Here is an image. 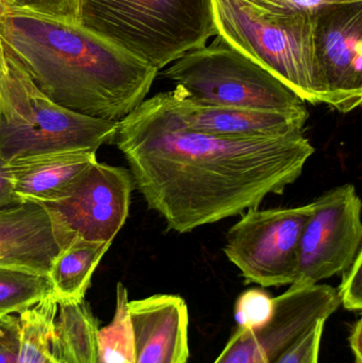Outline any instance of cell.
Wrapping results in <instances>:
<instances>
[{
  "label": "cell",
  "instance_id": "obj_1",
  "mask_svg": "<svg viewBox=\"0 0 362 363\" xmlns=\"http://www.w3.org/2000/svg\"><path fill=\"white\" fill-rule=\"evenodd\" d=\"M114 143L149 208L179 234L284 194L315 153L304 134L237 140L189 129L171 91L144 100L120 119Z\"/></svg>",
  "mask_w": 362,
  "mask_h": 363
},
{
  "label": "cell",
  "instance_id": "obj_2",
  "mask_svg": "<svg viewBox=\"0 0 362 363\" xmlns=\"http://www.w3.org/2000/svg\"><path fill=\"white\" fill-rule=\"evenodd\" d=\"M0 38L47 97L102 121H119L137 108L159 74L77 23L27 11L0 15Z\"/></svg>",
  "mask_w": 362,
  "mask_h": 363
},
{
  "label": "cell",
  "instance_id": "obj_3",
  "mask_svg": "<svg viewBox=\"0 0 362 363\" xmlns=\"http://www.w3.org/2000/svg\"><path fill=\"white\" fill-rule=\"evenodd\" d=\"M77 23L157 72L218 34L213 0H78Z\"/></svg>",
  "mask_w": 362,
  "mask_h": 363
},
{
  "label": "cell",
  "instance_id": "obj_4",
  "mask_svg": "<svg viewBox=\"0 0 362 363\" xmlns=\"http://www.w3.org/2000/svg\"><path fill=\"white\" fill-rule=\"evenodd\" d=\"M117 123L55 104L4 48L0 59V159L10 162L60 151L98 150L114 143Z\"/></svg>",
  "mask_w": 362,
  "mask_h": 363
},
{
  "label": "cell",
  "instance_id": "obj_5",
  "mask_svg": "<svg viewBox=\"0 0 362 363\" xmlns=\"http://www.w3.org/2000/svg\"><path fill=\"white\" fill-rule=\"evenodd\" d=\"M217 35L304 102L324 104L317 78L314 13L272 14L249 0H213Z\"/></svg>",
  "mask_w": 362,
  "mask_h": 363
},
{
  "label": "cell",
  "instance_id": "obj_6",
  "mask_svg": "<svg viewBox=\"0 0 362 363\" xmlns=\"http://www.w3.org/2000/svg\"><path fill=\"white\" fill-rule=\"evenodd\" d=\"M163 76L197 104L284 113L307 110L297 94L218 35L212 44L176 60Z\"/></svg>",
  "mask_w": 362,
  "mask_h": 363
},
{
  "label": "cell",
  "instance_id": "obj_7",
  "mask_svg": "<svg viewBox=\"0 0 362 363\" xmlns=\"http://www.w3.org/2000/svg\"><path fill=\"white\" fill-rule=\"evenodd\" d=\"M314 203L297 207L249 209L227 232L223 247L247 284L261 287L293 285L302 233Z\"/></svg>",
  "mask_w": 362,
  "mask_h": 363
},
{
  "label": "cell",
  "instance_id": "obj_8",
  "mask_svg": "<svg viewBox=\"0 0 362 363\" xmlns=\"http://www.w3.org/2000/svg\"><path fill=\"white\" fill-rule=\"evenodd\" d=\"M133 184L125 168L97 162L65 194L38 203L60 250L76 236L113 242L129 216Z\"/></svg>",
  "mask_w": 362,
  "mask_h": 363
},
{
  "label": "cell",
  "instance_id": "obj_9",
  "mask_svg": "<svg viewBox=\"0 0 362 363\" xmlns=\"http://www.w3.org/2000/svg\"><path fill=\"white\" fill-rule=\"evenodd\" d=\"M314 211L300 241L293 285L312 286L344 273L361 251V201L353 184L329 190L312 201Z\"/></svg>",
  "mask_w": 362,
  "mask_h": 363
},
{
  "label": "cell",
  "instance_id": "obj_10",
  "mask_svg": "<svg viewBox=\"0 0 362 363\" xmlns=\"http://www.w3.org/2000/svg\"><path fill=\"white\" fill-rule=\"evenodd\" d=\"M271 319L255 328H236L213 363H276L315 324L339 308L337 289L329 285L290 286L274 298Z\"/></svg>",
  "mask_w": 362,
  "mask_h": 363
},
{
  "label": "cell",
  "instance_id": "obj_11",
  "mask_svg": "<svg viewBox=\"0 0 362 363\" xmlns=\"http://www.w3.org/2000/svg\"><path fill=\"white\" fill-rule=\"evenodd\" d=\"M317 78L324 104L348 114L362 102V0L314 13Z\"/></svg>",
  "mask_w": 362,
  "mask_h": 363
},
{
  "label": "cell",
  "instance_id": "obj_12",
  "mask_svg": "<svg viewBox=\"0 0 362 363\" xmlns=\"http://www.w3.org/2000/svg\"><path fill=\"white\" fill-rule=\"evenodd\" d=\"M134 363H186L188 308L181 296L154 294L128 303Z\"/></svg>",
  "mask_w": 362,
  "mask_h": 363
},
{
  "label": "cell",
  "instance_id": "obj_13",
  "mask_svg": "<svg viewBox=\"0 0 362 363\" xmlns=\"http://www.w3.org/2000/svg\"><path fill=\"white\" fill-rule=\"evenodd\" d=\"M183 123L189 129L219 138L254 140L304 134L308 110L297 113L227 108L197 104L171 91Z\"/></svg>",
  "mask_w": 362,
  "mask_h": 363
},
{
  "label": "cell",
  "instance_id": "obj_14",
  "mask_svg": "<svg viewBox=\"0 0 362 363\" xmlns=\"http://www.w3.org/2000/svg\"><path fill=\"white\" fill-rule=\"evenodd\" d=\"M59 251L42 205L21 202L0 209V267L47 275Z\"/></svg>",
  "mask_w": 362,
  "mask_h": 363
},
{
  "label": "cell",
  "instance_id": "obj_15",
  "mask_svg": "<svg viewBox=\"0 0 362 363\" xmlns=\"http://www.w3.org/2000/svg\"><path fill=\"white\" fill-rule=\"evenodd\" d=\"M97 150L77 149L6 162L19 202H45L65 194L94 164Z\"/></svg>",
  "mask_w": 362,
  "mask_h": 363
},
{
  "label": "cell",
  "instance_id": "obj_16",
  "mask_svg": "<svg viewBox=\"0 0 362 363\" xmlns=\"http://www.w3.org/2000/svg\"><path fill=\"white\" fill-rule=\"evenodd\" d=\"M99 323L86 301L59 300L51 350L61 363H97Z\"/></svg>",
  "mask_w": 362,
  "mask_h": 363
},
{
  "label": "cell",
  "instance_id": "obj_17",
  "mask_svg": "<svg viewBox=\"0 0 362 363\" xmlns=\"http://www.w3.org/2000/svg\"><path fill=\"white\" fill-rule=\"evenodd\" d=\"M112 242L74 237L51 262L48 277L57 300H84L91 277Z\"/></svg>",
  "mask_w": 362,
  "mask_h": 363
},
{
  "label": "cell",
  "instance_id": "obj_18",
  "mask_svg": "<svg viewBox=\"0 0 362 363\" xmlns=\"http://www.w3.org/2000/svg\"><path fill=\"white\" fill-rule=\"evenodd\" d=\"M57 300L51 294L32 308L18 315L19 352L17 363H61L51 350L53 320Z\"/></svg>",
  "mask_w": 362,
  "mask_h": 363
},
{
  "label": "cell",
  "instance_id": "obj_19",
  "mask_svg": "<svg viewBox=\"0 0 362 363\" xmlns=\"http://www.w3.org/2000/svg\"><path fill=\"white\" fill-rule=\"evenodd\" d=\"M51 294L47 275L0 267V318L21 315Z\"/></svg>",
  "mask_w": 362,
  "mask_h": 363
},
{
  "label": "cell",
  "instance_id": "obj_20",
  "mask_svg": "<svg viewBox=\"0 0 362 363\" xmlns=\"http://www.w3.org/2000/svg\"><path fill=\"white\" fill-rule=\"evenodd\" d=\"M128 303L127 288L117 284L114 317L98 333L97 363H134L133 333Z\"/></svg>",
  "mask_w": 362,
  "mask_h": 363
},
{
  "label": "cell",
  "instance_id": "obj_21",
  "mask_svg": "<svg viewBox=\"0 0 362 363\" xmlns=\"http://www.w3.org/2000/svg\"><path fill=\"white\" fill-rule=\"evenodd\" d=\"M273 298L259 288L244 291L235 304V319L238 326L255 328L267 323L273 313Z\"/></svg>",
  "mask_w": 362,
  "mask_h": 363
},
{
  "label": "cell",
  "instance_id": "obj_22",
  "mask_svg": "<svg viewBox=\"0 0 362 363\" xmlns=\"http://www.w3.org/2000/svg\"><path fill=\"white\" fill-rule=\"evenodd\" d=\"M325 321L315 324L276 363H319Z\"/></svg>",
  "mask_w": 362,
  "mask_h": 363
},
{
  "label": "cell",
  "instance_id": "obj_23",
  "mask_svg": "<svg viewBox=\"0 0 362 363\" xmlns=\"http://www.w3.org/2000/svg\"><path fill=\"white\" fill-rule=\"evenodd\" d=\"M78 0H11V9L77 23Z\"/></svg>",
  "mask_w": 362,
  "mask_h": 363
},
{
  "label": "cell",
  "instance_id": "obj_24",
  "mask_svg": "<svg viewBox=\"0 0 362 363\" xmlns=\"http://www.w3.org/2000/svg\"><path fill=\"white\" fill-rule=\"evenodd\" d=\"M342 281L337 289L340 303L348 311L362 308V251H359L354 262L344 271Z\"/></svg>",
  "mask_w": 362,
  "mask_h": 363
},
{
  "label": "cell",
  "instance_id": "obj_25",
  "mask_svg": "<svg viewBox=\"0 0 362 363\" xmlns=\"http://www.w3.org/2000/svg\"><path fill=\"white\" fill-rule=\"evenodd\" d=\"M255 6L272 14L290 15L298 13H315L317 9L327 4L361 0H249Z\"/></svg>",
  "mask_w": 362,
  "mask_h": 363
},
{
  "label": "cell",
  "instance_id": "obj_26",
  "mask_svg": "<svg viewBox=\"0 0 362 363\" xmlns=\"http://www.w3.org/2000/svg\"><path fill=\"white\" fill-rule=\"evenodd\" d=\"M18 352V315L0 318V363H17Z\"/></svg>",
  "mask_w": 362,
  "mask_h": 363
},
{
  "label": "cell",
  "instance_id": "obj_27",
  "mask_svg": "<svg viewBox=\"0 0 362 363\" xmlns=\"http://www.w3.org/2000/svg\"><path fill=\"white\" fill-rule=\"evenodd\" d=\"M21 202L13 190L12 180L6 167V162L0 159V209Z\"/></svg>",
  "mask_w": 362,
  "mask_h": 363
},
{
  "label": "cell",
  "instance_id": "obj_28",
  "mask_svg": "<svg viewBox=\"0 0 362 363\" xmlns=\"http://www.w3.org/2000/svg\"><path fill=\"white\" fill-rule=\"evenodd\" d=\"M351 350L354 355L355 363H362V320L359 319L353 326L350 337Z\"/></svg>",
  "mask_w": 362,
  "mask_h": 363
},
{
  "label": "cell",
  "instance_id": "obj_29",
  "mask_svg": "<svg viewBox=\"0 0 362 363\" xmlns=\"http://www.w3.org/2000/svg\"><path fill=\"white\" fill-rule=\"evenodd\" d=\"M11 9V0H0V15Z\"/></svg>",
  "mask_w": 362,
  "mask_h": 363
},
{
  "label": "cell",
  "instance_id": "obj_30",
  "mask_svg": "<svg viewBox=\"0 0 362 363\" xmlns=\"http://www.w3.org/2000/svg\"><path fill=\"white\" fill-rule=\"evenodd\" d=\"M2 55H4V46H2L1 38H0V59H1Z\"/></svg>",
  "mask_w": 362,
  "mask_h": 363
}]
</instances>
